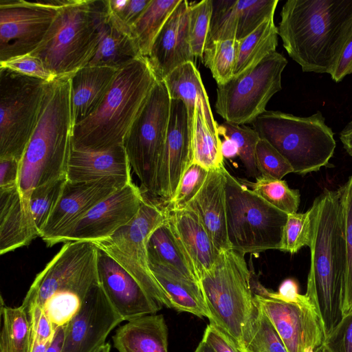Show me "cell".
Returning <instances> with one entry per match:
<instances>
[{
	"label": "cell",
	"instance_id": "cell-26",
	"mask_svg": "<svg viewBox=\"0 0 352 352\" xmlns=\"http://www.w3.org/2000/svg\"><path fill=\"white\" fill-rule=\"evenodd\" d=\"M40 236L30 208L22 201L18 188L0 191V254L29 245Z\"/></svg>",
	"mask_w": 352,
	"mask_h": 352
},
{
	"label": "cell",
	"instance_id": "cell-6",
	"mask_svg": "<svg viewBox=\"0 0 352 352\" xmlns=\"http://www.w3.org/2000/svg\"><path fill=\"white\" fill-rule=\"evenodd\" d=\"M244 256L232 248L223 250L199 278L210 323L227 334L241 352L257 311L252 273Z\"/></svg>",
	"mask_w": 352,
	"mask_h": 352
},
{
	"label": "cell",
	"instance_id": "cell-25",
	"mask_svg": "<svg viewBox=\"0 0 352 352\" xmlns=\"http://www.w3.org/2000/svg\"><path fill=\"white\" fill-rule=\"evenodd\" d=\"M131 167L123 144L100 151L72 148L66 173L73 182L97 181L108 177H132Z\"/></svg>",
	"mask_w": 352,
	"mask_h": 352
},
{
	"label": "cell",
	"instance_id": "cell-60",
	"mask_svg": "<svg viewBox=\"0 0 352 352\" xmlns=\"http://www.w3.org/2000/svg\"><path fill=\"white\" fill-rule=\"evenodd\" d=\"M0 352H10L6 333L2 329L0 338Z\"/></svg>",
	"mask_w": 352,
	"mask_h": 352
},
{
	"label": "cell",
	"instance_id": "cell-48",
	"mask_svg": "<svg viewBox=\"0 0 352 352\" xmlns=\"http://www.w3.org/2000/svg\"><path fill=\"white\" fill-rule=\"evenodd\" d=\"M0 67H7L20 74L40 78L47 82L56 78L44 66L42 61L31 54L18 56L0 63Z\"/></svg>",
	"mask_w": 352,
	"mask_h": 352
},
{
	"label": "cell",
	"instance_id": "cell-30",
	"mask_svg": "<svg viewBox=\"0 0 352 352\" xmlns=\"http://www.w3.org/2000/svg\"><path fill=\"white\" fill-rule=\"evenodd\" d=\"M138 57L140 55L131 28L109 9L98 47L87 66L107 67L119 70Z\"/></svg>",
	"mask_w": 352,
	"mask_h": 352
},
{
	"label": "cell",
	"instance_id": "cell-50",
	"mask_svg": "<svg viewBox=\"0 0 352 352\" xmlns=\"http://www.w3.org/2000/svg\"><path fill=\"white\" fill-rule=\"evenodd\" d=\"M31 326L32 335L40 343L51 342L56 327L38 305L32 306L27 311Z\"/></svg>",
	"mask_w": 352,
	"mask_h": 352
},
{
	"label": "cell",
	"instance_id": "cell-31",
	"mask_svg": "<svg viewBox=\"0 0 352 352\" xmlns=\"http://www.w3.org/2000/svg\"><path fill=\"white\" fill-rule=\"evenodd\" d=\"M157 281L167 296L172 309L199 318H210L200 283L164 265L149 263Z\"/></svg>",
	"mask_w": 352,
	"mask_h": 352
},
{
	"label": "cell",
	"instance_id": "cell-19",
	"mask_svg": "<svg viewBox=\"0 0 352 352\" xmlns=\"http://www.w3.org/2000/svg\"><path fill=\"white\" fill-rule=\"evenodd\" d=\"M132 181V177H108L97 181L67 180L59 201L40 237L46 243L80 219L96 204Z\"/></svg>",
	"mask_w": 352,
	"mask_h": 352
},
{
	"label": "cell",
	"instance_id": "cell-33",
	"mask_svg": "<svg viewBox=\"0 0 352 352\" xmlns=\"http://www.w3.org/2000/svg\"><path fill=\"white\" fill-rule=\"evenodd\" d=\"M278 36V27L274 23V17H272L240 40L234 76L251 68L276 51Z\"/></svg>",
	"mask_w": 352,
	"mask_h": 352
},
{
	"label": "cell",
	"instance_id": "cell-34",
	"mask_svg": "<svg viewBox=\"0 0 352 352\" xmlns=\"http://www.w3.org/2000/svg\"><path fill=\"white\" fill-rule=\"evenodd\" d=\"M181 0H151L131 28L140 56L147 58L152 45L165 22Z\"/></svg>",
	"mask_w": 352,
	"mask_h": 352
},
{
	"label": "cell",
	"instance_id": "cell-57",
	"mask_svg": "<svg viewBox=\"0 0 352 352\" xmlns=\"http://www.w3.org/2000/svg\"><path fill=\"white\" fill-rule=\"evenodd\" d=\"M340 140L345 151L352 157V120L340 131Z\"/></svg>",
	"mask_w": 352,
	"mask_h": 352
},
{
	"label": "cell",
	"instance_id": "cell-49",
	"mask_svg": "<svg viewBox=\"0 0 352 352\" xmlns=\"http://www.w3.org/2000/svg\"><path fill=\"white\" fill-rule=\"evenodd\" d=\"M324 345L329 352H352V311L342 316Z\"/></svg>",
	"mask_w": 352,
	"mask_h": 352
},
{
	"label": "cell",
	"instance_id": "cell-47",
	"mask_svg": "<svg viewBox=\"0 0 352 352\" xmlns=\"http://www.w3.org/2000/svg\"><path fill=\"white\" fill-rule=\"evenodd\" d=\"M256 162L260 175L281 179L293 173L287 160L267 140L260 138L256 149Z\"/></svg>",
	"mask_w": 352,
	"mask_h": 352
},
{
	"label": "cell",
	"instance_id": "cell-3",
	"mask_svg": "<svg viewBox=\"0 0 352 352\" xmlns=\"http://www.w3.org/2000/svg\"><path fill=\"white\" fill-rule=\"evenodd\" d=\"M73 127L70 76L56 78L46 85L36 126L20 162L17 188L29 208L34 188L66 177Z\"/></svg>",
	"mask_w": 352,
	"mask_h": 352
},
{
	"label": "cell",
	"instance_id": "cell-13",
	"mask_svg": "<svg viewBox=\"0 0 352 352\" xmlns=\"http://www.w3.org/2000/svg\"><path fill=\"white\" fill-rule=\"evenodd\" d=\"M97 252V247L91 242L65 243L36 275L21 306L26 311L34 305L42 307L59 290L99 284Z\"/></svg>",
	"mask_w": 352,
	"mask_h": 352
},
{
	"label": "cell",
	"instance_id": "cell-22",
	"mask_svg": "<svg viewBox=\"0 0 352 352\" xmlns=\"http://www.w3.org/2000/svg\"><path fill=\"white\" fill-rule=\"evenodd\" d=\"M188 30V1L181 0L156 36L146 58L157 80L179 66L195 63Z\"/></svg>",
	"mask_w": 352,
	"mask_h": 352
},
{
	"label": "cell",
	"instance_id": "cell-12",
	"mask_svg": "<svg viewBox=\"0 0 352 352\" xmlns=\"http://www.w3.org/2000/svg\"><path fill=\"white\" fill-rule=\"evenodd\" d=\"M166 216L164 208L145 198L138 214L128 224L93 243L120 264L158 303L172 309L150 268L147 252L149 236Z\"/></svg>",
	"mask_w": 352,
	"mask_h": 352
},
{
	"label": "cell",
	"instance_id": "cell-44",
	"mask_svg": "<svg viewBox=\"0 0 352 352\" xmlns=\"http://www.w3.org/2000/svg\"><path fill=\"white\" fill-rule=\"evenodd\" d=\"M313 230V211L289 214L283 229L279 250L294 254L304 246H310Z\"/></svg>",
	"mask_w": 352,
	"mask_h": 352
},
{
	"label": "cell",
	"instance_id": "cell-62",
	"mask_svg": "<svg viewBox=\"0 0 352 352\" xmlns=\"http://www.w3.org/2000/svg\"><path fill=\"white\" fill-rule=\"evenodd\" d=\"M111 345L109 343H105L98 352H110Z\"/></svg>",
	"mask_w": 352,
	"mask_h": 352
},
{
	"label": "cell",
	"instance_id": "cell-5",
	"mask_svg": "<svg viewBox=\"0 0 352 352\" xmlns=\"http://www.w3.org/2000/svg\"><path fill=\"white\" fill-rule=\"evenodd\" d=\"M108 14V0H71L58 9L43 41L30 54L56 78L72 76L94 56Z\"/></svg>",
	"mask_w": 352,
	"mask_h": 352
},
{
	"label": "cell",
	"instance_id": "cell-59",
	"mask_svg": "<svg viewBox=\"0 0 352 352\" xmlns=\"http://www.w3.org/2000/svg\"><path fill=\"white\" fill-rule=\"evenodd\" d=\"M32 348L31 352H45L47 346L50 342L47 343H40L35 338H33L32 335Z\"/></svg>",
	"mask_w": 352,
	"mask_h": 352
},
{
	"label": "cell",
	"instance_id": "cell-39",
	"mask_svg": "<svg viewBox=\"0 0 352 352\" xmlns=\"http://www.w3.org/2000/svg\"><path fill=\"white\" fill-rule=\"evenodd\" d=\"M1 314L10 352H31L32 330L27 311L21 307L3 306L1 298Z\"/></svg>",
	"mask_w": 352,
	"mask_h": 352
},
{
	"label": "cell",
	"instance_id": "cell-51",
	"mask_svg": "<svg viewBox=\"0 0 352 352\" xmlns=\"http://www.w3.org/2000/svg\"><path fill=\"white\" fill-rule=\"evenodd\" d=\"M201 340L214 352H241L227 334L211 323L205 329Z\"/></svg>",
	"mask_w": 352,
	"mask_h": 352
},
{
	"label": "cell",
	"instance_id": "cell-38",
	"mask_svg": "<svg viewBox=\"0 0 352 352\" xmlns=\"http://www.w3.org/2000/svg\"><path fill=\"white\" fill-rule=\"evenodd\" d=\"M239 41H217L206 45L202 61L208 67L217 85L226 82L234 76Z\"/></svg>",
	"mask_w": 352,
	"mask_h": 352
},
{
	"label": "cell",
	"instance_id": "cell-36",
	"mask_svg": "<svg viewBox=\"0 0 352 352\" xmlns=\"http://www.w3.org/2000/svg\"><path fill=\"white\" fill-rule=\"evenodd\" d=\"M265 201L280 210L289 214L298 211L300 201L299 190L289 187L282 179H275L260 175L256 182L239 179Z\"/></svg>",
	"mask_w": 352,
	"mask_h": 352
},
{
	"label": "cell",
	"instance_id": "cell-2",
	"mask_svg": "<svg viewBox=\"0 0 352 352\" xmlns=\"http://www.w3.org/2000/svg\"><path fill=\"white\" fill-rule=\"evenodd\" d=\"M311 208L313 230L305 295L317 305L327 337L342 318L346 250L339 189L324 190Z\"/></svg>",
	"mask_w": 352,
	"mask_h": 352
},
{
	"label": "cell",
	"instance_id": "cell-53",
	"mask_svg": "<svg viewBox=\"0 0 352 352\" xmlns=\"http://www.w3.org/2000/svg\"><path fill=\"white\" fill-rule=\"evenodd\" d=\"M352 73V34L346 41V43L340 55L339 60L333 72L331 74V78L338 82Z\"/></svg>",
	"mask_w": 352,
	"mask_h": 352
},
{
	"label": "cell",
	"instance_id": "cell-15",
	"mask_svg": "<svg viewBox=\"0 0 352 352\" xmlns=\"http://www.w3.org/2000/svg\"><path fill=\"white\" fill-rule=\"evenodd\" d=\"M144 200L142 190L131 181L46 244L51 247L69 241L93 243L107 238L135 217Z\"/></svg>",
	"mask_w": 352,
	"mask_h": 352
},
{
	"label": "cell",
	"instance_id": "cell-10",
	"mask_svg": "<svg viewBox=\"0 0 352 352\" xmlns=\"http://www.w3.org/2000/svg\"><path fill=\"white\" fill-rule=\"evenodd\" d=\"M170 102L165 82L157 80L123 140L131 167L139 178L144 191L155 196Z\"/></svg>",
	"mask_w": 352,
	"mask_h": 352
},
{
	"label": "cell",
	"instance_id": "cell-52",
	"mask_svg": "<svg viewBox=\"0 0 352 352\" xmlns=\"http://www.w3.org/2000/svg\"><path fill=\"white\" fill-rule=\"evenodd\" d=\"M20 162L12 158L0 159V191L17 187Z\"/></svg>",
	"mask_w": 352,
	"mask_h": 352
},
{
	"label": "cell",
	"instance_id": "cell-35",
	"mask_svg": "<svg viewBox=\"0 0 352 352\" xmlns=\"http://www.w3.org/2000/svg\"><path fill=\"white\" fill-rule=\"evenodd\" d=\"M221 140L210 130L202 109L197 108L192 133V162L208 170L224 165L221 152Z\"/></svg>",
	"mask_w": 352,
	"mask_h": 352
},
{
	"label": "cell",
	"instance_id": "cell-14",
	"mask_svg": "<svg viewBox=\"0 0 352 352\" xmlns=\"http://www.w3.org/2000/svg\"><path fill=\"white\" fill-rule=\"evenodd\" d=\"M58 9L44 1L0 0V63L34 51Z\"/></svg>",
	"mask_w": 352,
	"mask_h": 352
},
{
	"label": "cell",
	"instance_id": "cell-21",
	"mask_svg": "<svg viewBox=\"0 0 352 352\" xmlns=\"http://www.w3.org/2000/svg\"><path fill=\"white\" fill-rule=\"evenodd\" d=\"M205 47L217 41H240L274 17L278 0H211Z\"/></svg>",
	"mask_w": 352,
	"mask_h": 352
},
{
	"label": "cell",
	"instance_id": "cell-32",
	"mask_svg": "<svg viewBox=\"0 0 352 352\" xmlns=\"http://www.w3.org/2000/svg\"><path fill=\"white\" fill-rule=\"evenodd\" d=\"M147 252L149 263L166 266L200 283L173 235L167 216L149 236Z\"/></svg>",
	"mask_w": 352,
	"mask_h": 352
},
{
	"label": "cell",
	"instance_id": "cell-23",
	"mask_svg": "<svg viewBox=\"0 0 352 352\" xmlns=\"http://www.w3.org/2000/svg\"><path fill=\"white\" fill-rule=\"evenodd\" d=\"M224 165L208 170L207 177L186 208L195 211L218 250L230 249L228 239Z\"/></svg>",
	"mask_w": 352,
	"mask_h": 352
},
{
	"label": "cell",
	"instance_id": "cell-24",
	"mask_svg": "<svg viewBox=\"0 0 352 352\" xmlns=\"http://www.w3.org/2000/svg\"><path fill=\"white\" fill-rule=\"evenodd\" d=\"M167 219L179 246L199 278L212 268L220 252L192 210L167 212Z\"/></svg>",
	"mask_w": 352,
	"mask_h": 352
},
{
	"label": "cell",
	"instance_id": "cell-17",
	"mask_svg": "<svg viewBox=\"0 0 352 352\" xmlns=\"http://www.w3.org/2000/svg\"><path fill=\"white\" fill-rule=\"evenodd\" d=\"M122 321L100 284L94 286L78 313L67 324L61 352H98L110 332Z\"/></svg>",
	"mask_w": 352,
	"mask_h": 352
},
{
	"label": "cell",
	"instance_id": "cell-43",
	"mask_svg": "<svg viewBox=\"0 0 352 352\" xmlns=\"http://www.w3.org/2000/svg\"><path fill=\"white\" fill-rule=\"evenodd\" d=\"M256 304L257 311L243 352H288L274 326Z\"/></svg>",
	"mask_w": 352,
	"mask_h": 352
},
{
	"label": "cell",
	"instance_id": "cell-18",
	"mask_svg": "<svg viewBox=\"0 0 352 352\" xmlns=\"http://www.w3.org/2000/svg\"><path fill=\"white\" fill-rule=\"evenodd\" d=\"M192 163V133L187 108L182 100L171 99L167 134L155 189V196L160 197L165 204L173 197L182 175Z\"/></svg>",
	"mask_w": 352,
	"mask_h": 352
},
{
	"label": "cell",
	"instance_id": "cell-29",
	"mask_svg": "<svg viewBox=\"0 0 352 352\" xmlns=\"http://www.w3.org/2000/svg\"><path fill=\"white\" fill-rule=\"evenodd\" d=\"M118 352H168V329L163 315L140 316L120 326L113 336Z\"/></svg>",
	"mask_w": 352,
	"mask_h": 352
},
{
	"label": "cell",
	"instance_id": "cell-27",
	"mask_svg": "<svg viewBox=\"0 0 352 352\" xmlns=\"http://www.w3.org/2000/svg\"><path fill=\"white\" fill-rule=\"evenodd\" d=\"M117 71L107 67L85 66L70 76L74 126L96 111Z\"/></svg>",
	"mask_w": 352,
	"mask_h": 352
},
{
	"label": "cell",
	"instance_id": "cell-63",
	"mask_svg": "<svg viewBox=\"0 0 352 352\" xmlns=\"http://www.w3.org/2000/svg\"><path fill=\"white\" fill-rule=\"evenodd\" d=\"M316 352H329L327 348L323 345L320 349H319Z\"/></svg>",
	"mask_w": 352,
	"mask_h": 352
},
{
	"label": "cell",
	"instance_id": "cell-16",
	"mask_svg": "<svg viewBox=\"0 0 352 352\" xmlns=\"http://www.w3.org/2000/svg\"><path fill=\"white\" fill-rule=\"evenodd\" d=\"M254 295L288 352H316L324 345V324L317 305L307 296L305 301L295 304Z\"/></svg>",
	"mask_w": 352,
	"mask_h": 352
},
{
	"label": "cell",
	"instance_id": "cell-46",
	"mask_svg": "<svg viewBox=\"0 0 352 352\" xmlns=\"http://www.w3.org/2000/svg\"><path fill=\"white\" fill-rule=\"evenodd\" d=\"M208 173V170L192 162L182 175L175 194L164 209L170 212L186 208L203 186Z\"/></svg>",
	"mask_w": 352,
	"mask_h": 352
},
{
	"label": "cell",
	"instance_id": "cell-58",
	"mask_svg": "<svg viewBox=\"0 0 352 352\" xmlns=\"http://www.w3.org/2000/svg\"><path fill=\"white\" fill-rule=\"evenodd\" d=\"M129 0H108V6L109 11L115 14H120L128 3Z\"/></svg>",
	"mask_w": 352,
	"mask_h": 352
},
{
	"label": "cell",
	"instance_id": "cell-9",
	"mask_svg": "<svg viewBox=\"0 0 352 352\" xmlns=\"http://www.w3.org/2000/svg\"><path fill=\"white\" fill-rule=\"evenodd\" d=\"M47 82L0 67V159L21 162L36 126Z\"/></svg>",
	"mask_w": 352,
	"mask_h": 352
},
{
	"label": "cell",
	"instance_id": "cell-55",
	"mask_svg": "<svg viewBox=\"0 0 352 352\" xmlns=\"http://www.w3.org/2000/svg\"><path fill=\"white\" fill-rule=\"evenodd\" d=\"M66 325L56 327L54 338L47 346L45 352L62 351L65 336Z\"/></svg>",
	"mask_w": 352,
	"mask_h": 352
},
{
	"label": "cell",
	"instance_id": "cell-11",
	"mask_svg": "<svg viewBox=\"0 0 352 352\" xmlns=\"http://www.w3.org/2000/svg\"><path fill=\"white\" fill-rule=\"evenodd\" d=\"M286 58L275 51L246 71L217 85L216 112L231 123L245 125L266 111L272 97L281 90Z\"/></svg>",
	"mask_w": 352,
	"mask_h": 352
},
{
	"label": "cell",
	"instance_id": "cell-7",
	"mask_svg": "<svg viewBox=\"0 0 352 352\" xmlns=\"http://www.w3.org/2000/svg\"><path fill=\"white\" fill-rule=\"evenodd\" d=\"M252 124L260 138L267 140L287 160L294 173L317 171L329 164L334 153V133L320 111L300 117L266 110Z\"/></svg>",
	"mask_w": 352,
	"mask_h": 352
},
{
	"label": "cell",
	"instance_id": "cell-1",
	"mask_svg": "<svg viewBox=\"0 0 352 352\" xmlns=\"http://www.w3.org/2000/svg\"><path fill=\"white\" fill-rule=\"evenodd\" d=\"M278 35L304 72L331 74L352 34V0H288Z\"/></svg>",
	"mask_w": 352,
	"mask_h": 352
},
{
	"label": "cell",
	"instance_id": "cell-8",
	"mask_svg": "<svg viewBox=\"0 0 352 352\" xmlns=\"http://www.w3.org/2000/svg\"><path fill=\"white\" fill-rule=\"evenodd\" d=\"M226 225L232 249L243 254L280 250L288 214L226 170Z\"/></svg>",
	"mask_w": 352,
	"mask_h": 352
},
{
	"label": "cell",
	"instance_id": "cell-4",
	"mask_svg": "<svg viewBox=\"0 0 352 352\" xmlns=\"http://www.w3.org/2000/svg\"><path fill=\"white\" fill-rule=\"evenodd\" d=\"M157 80L144 57L118 70L96 111L74 126L72 148L100 151L123 144L126 133Z\"/></svg>",
	"mask_w": 352,
	"mask_h": 352
},
{
	"label": "cell",
	"instance_id": "cell-56",
	"mask_svg": "<svg viewBox=\"0 0 352 352\" xmlns=\"http://www.w3.org/2000/svg\"><path fill=\"white\" fill-rule=\"evenodd\" d=\"M221 144V152L223 158L231 159L239 156V149L234 141L228 137H223Z\"/></svg>",
	"mask_w": 352,
	"mask_h": 352
},
{
	"label": "cell",
	"instance_id": "cell-37",
	"mask_svg": "<svg viewBox=\"0 0 352 352\" xmlns=\"http://www.w3.org/2000/svg\"><path fill=\"white\" fill-rule=\"evenodd\" d=\"M94 286L59 290L47 299L42 309L56 328L66 325L78 313L86 296Z\"/></svg>",
	"mask_w": 352,
	"mask_h": 352
},
{
	"label": "cell",
	"instance_id": "cell-61",
	"mask_svg": "<svg viewBox=\"0 0 352 352\" xmlns=\"http://www.w3.org/2000/svg\"><path fill=\"white\" fill-rule=\"evenodd\" d=\"M194 352H214L206 342L201 341Z\"/></svg>",
	"mask_w": 352,
	"mask_h": 352
},
{
	"label": "cell",
	"instance_id": "cell-45",
	"mask_svg": "<svg viewBox=\"0 0 352 352\" xmlns=\"http://www.w3.org/2000/svg\"><path fill=\"white\" fill-rule=\"evenodd\" d=\"M211 13V0L188 2L189 38L195 58H202L209 32Z\"/></svg>",
	"mask_w": 352,
	"mask_h": 352
},
{
	"label": "cell",
	"instance_id": "cell-28",
	"mask_svg": "<svg viewBox=\"0 0 352 352\" xmlns=\"http://www.w3.org/2000/svg\"><path fill=\"white\" fill-rule=\"evenodd\" d=\"M171 99L182 100L188 115L189 127L192 133L195 112L202 109L204 119L212 133L219 138L218 126L211 111L207 92L195 63H184L169 74L164 80Z\"/></svg>",
	"mask_w": 352,
	"mask_h": 352
},
{
	"label": "cell",
	"instance_id": "cell-40",
	"mask_svg": "<svg viewBox=\"0 0 352 352\" xmlns=\"http://www.w3.org/2000/svg\"><path fill=\"white\" fill-rule=\"evenodd\" d=\"M218 132L219 135L228 137L236 144L246 175L255 178L259 177L256 162V149L260 140L258 133L253 128L226 121L218 126Z\"/></svg>",
	"mask_w": 352,
	"mask_h": 352
},
{
	"label": "cell",
	"instance_id": "cell-41",
	"mask_svg": "<svg viewBox=\"0 0 352 352\" xmlns=\"http://www.w3.org/2000/svg\"><path fill=\"white\" fill-rule=\"evenodd\" d=\"M342 207L346 250V270L342 300V316L352 311V175L339 188Z\"/></svg>",
	"mask_w": 352,
	"mask_h": 352
},
{
	"label": "cell",
	"instance_id": "cell-54",
	"mask_svg": "<svg viewBox=\"0 0 352 352\" xmlns=\"http://www.w3.org/2000/svg\"><path fill=\"white\" fill-rule=\"evenodd\" d=\"M151 1V0H129L123 12L116 16L125 25L131 28L146 9Z\"/></svg>",
	"mask_w": 352,
	"mask_h": 352
},
{
	"label": "cell",
	"instance_id": "cell-20",
	"mask_svg": "<svg viewBox=\"0 0 352 352\" xmlns=\"http://www.w3.org/2000/svg\"><path fill=\"white\" fill-rule=\"evenodd\" d=\"M97 270L102 289L123 321L155 314L161 309L162 305L150 296L129 272L98 248Z\"/></svg>",
	"mask_w": 352,
	"mask_h": 352
},
{
	"label": "cell",
	"instance_id": "cell-42",
	"mask_svg": "<svg viewBox=\"0 0 352 352\" xmlns=\"http://www.w3.org/2000/svg\"><path fill=\"white\" fill-rule=\"evenodd\" d=\"M67 177H61L34 188L30 197V208L39 234L44 228L61 196Z\"/></svg>",
	"mask_w": 352,
	"mask_h": 352
}]
</instances>
